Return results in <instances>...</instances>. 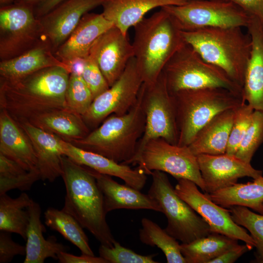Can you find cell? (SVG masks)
<instances>
[{
  "label": "cell",
  "instance_id": "cell-5",
  "mask_svg": "<svg viewBox=\"0 0 263 263\" xmlns=\"http://www.w3.org/2000/svg\"><path fill=\"white\" fill-rule=\"evenodd\" d=\"M145 126L140 90L136 103L128 112L120 115L111 114L84 138L71 143L117 163L129 165L136 154Z\"/></svg>",
  "mask_w": 263,
  "mask_h": 263
},
{
  "label": "cell",
  "instance_id": "cell-12",
  "mask_svg": "<svg viewBox=\"0 0 263 263\" xmlns=\"http://www.w3.org/2000/svg\"><path fill=\"white\" fill-rule=\"evenodd\" d=\"M43 39L33 7L16 3L0 9V58L7 60L30 50Z\"/></svg>",
  "mask_w": 263,
  "mask_h": 263
},
{
  "label": "cell",
  "instance_id": "cell-48",
  "mask_svg": "<svg viewBox=\"0 0 263 263\" xmlns=\"http://www.w3.org/2000/svg\"><path fill=\"white\" fill-rule=\"evenodd\" d=\"M13 1H15V0H0V5L2 6L9 4Z\"/></svg>",
  "mask_w": 263,
  "mask_h": 263
},
{
  "label": "cell",
  "instance_id": "cell-43",
  "mask_svg": "<svg viewBox=\"0 0 263 263\" xmlns=\"http://www.w3.org/2000/svg\"><path fill=\"white\" fill-rule=\"evenodd\" d=\"M252 248L246 244H238L227 250L209 263H233L243 255L251 250Z\"/></svg>",
  "mask_w": 263,
  "mask_h": 263
},
{
  "label": "cell",
  "instance_id": "cell-29",
  "mask_svg": "<svg viewBox=\"0 0 263 263\" xmlns=\"http://www.w3.org/2000/svg\"><path fill=\"white\" fill-rule=\"evenodd\" d=\"M216 204L225 208L241 206L250 208L263 214V176L252 182L235 184L217 190L205 193Z\"/></svg>",
  "mask_w": 263,
  "mask_h": 263
},
{
  "label": "cell",
  "instance_id": "cell-22",
  "mask_svg": "<svg viewBox=\"0 0 263 263\" xmlns=\"http://www.w3.org/2000/svg\"><path fill=\"white\" fill-rule=\"evenodd\" d=\"M0 153L26 170L38 169L35 150L28 135L20 124L3 109L0 112Z\"/></svg>",
  "mask_w": 263,
  "mask_h": 263
},
{
  "label": "cell",
  "instance_id": "cell-17",
  "mask_svg": "<svg viewBox=\"0 0 263 263\" xmlns=\"http://www.w3.org/2000/svg\"><path fill=\"white\" fill-rule=\"evenodd\" d=\"M104 0H65L39 18L43 38L54 53L67 40L83 16Z\"/></svg>",
  "mask_w": 263,
  "mask_h": 263
},
{
  "label": "cell",
  "instance_id": "cell-2",
  "mask_svg": "<svg viewBox=\"0 0 263 263\" xmlns=\"http://www.w3.org/2000/svg\"><path fill=\"white\" fill-rule=\"evenodd\" d=\"M66 188L62 210L73 216L101 244L112 247L116 241L106 219L103 196L90 168L61 157Z\"/></svg>",
  "mask_w": 263,
  "mask_h": 263
},
{
  "label": "cell",
  "instance_id": "cell-21",
  "mask_svg": "<svg viewBox=\"0 0 263 263\" xmlns=\"http://www.w3.org/2000/svg\"><path fill=\"white\" fill-rule=\"evenodd\" d=\"M90 169L102 193L106 214L121 208L149 209L162 212L158 202L148 194H143L140 190L126 184H120L110 175Z\"/></svg>",
  "mask_w": 263,
  "mask_h": 263
},
{
  "label": "cell",
  "instance_id": "cell-47",
  "mask_svg": "<svg viewBox=\"0 0 263 263\" xmlns=\"http://www.w3.org/2000/svg\"><path fill=\"white\" fill-rule=\"evenodd\" d=\"M47 0H15V2L34 7Z\"/></svg>",
  "mask_w": 263,
  "mask_h": 263
},
{
  "label": "cell",
  "instance_id": "cell-1",
  "mask_svg": "<svg viewBox=\"0 0 263 263\" xmlns=\"http://www.w3.org/2000/svg\"><path fill=\"white\" fill-rule=\"evenodd\" d=\"M67 88L54 70L44 68L14 81L0 80V108L19 123L56 109L67 108Z\"/></svg>",
  "mask_w": 263,
  "mask_h": 263
},
{
  "label": "cell",
  "instance_id": "cell-31",
  "mask_svg": "<svg viewBox=\"0 0 263 263\" xmlns=\"http://www.w3.org/2000/svg\"><path fill=\"white\" fill-rule=\"evenodd\" d=\"M32 200L25 192L16 198L0 194V231L18 234L26 240L29 221L27 208Z\"/></svg>",
  "mask_w": 263,
  "mask_h": 263
},
{
  "label": "cell",
  "instance_id": "cell-26",
  "mask_svg": "<svg viewBox=\"0 0 263 263\" xmlns=\"http://www.w3.org/2000/svg\"><path fill=\"white\" fill-rule=\"evenodd\" d=\"M27 209L29 221L24 263H43L49 258L57 260L58 254L66 251L68 247L57 242L55 236L45 239L43 232L45 231V228L40 220L41 207L38 203L32 199Z\"/></svg>",
  "mask_w": 263,
  "mask_h": 263
},
{
  "label": "cell",
  "instance_id": "cell-38",
  "mask_svg": "<svg viewBox=\"0 0 263 263\" xmlns=\"http://www.w3.org/2000/svg\"><path fill=\"white\" fill-rule=\"evenodd\" d=\"M99 256L108 263H157L153 258L157 254L147 256L138 254L122 246L116 241L112 247L101 244L98 249Z\"/></svg>",
  "mask_w": 263,
  "mask_h": 263
},
{
  "label": "cell",
  "instance_id": "cell-40",
  "mask_svg": "<svg viewBox=\"0 0 263 263\" xmlns=\"http://www.w3.org/2000/svg\"><path fill=\"white\" fill-rule=\"evenodd\" d=\"M39 179L41 177L38 169L27 171L12 177H0V194L6 193L12 189L22 191L29 190L33 184Z\"/></svg>",
  "mask_w": 263,
  "mask_h": 263
},
{
  "label": "cell",
  "instance_id": "cell-15",
  "mask_svg": "<svg viewBox=\"0 0 263 263\" xmlns=\"http://www.w3.org/2000/svg\"><path fill=\"white\" fill-rule=\"evenodd\" d=\"M89 56L96 63L111 87L134 57V52L127 35L113 26L97 39Z\"/></svg>",
  "mask_w": 263,
  "mask_h": 263
},
{
  "label": "cell",
  "instance_id": "cell-44",
  "mask_svg": "<svg viewBox=\"0 0 263 263\" xmlns=\"http://www.w3.org/2000/svg\"><path fill=\"white\" fill-rule=\"evenodd\" d=\"M27 171L14 160L0 153V177H12Z\"/></svg>",
  "mask_w": 263,
  "mask_h": 263
},
{
  "label": "cell",
  "instance_id": "cell-32",
  "mask_svg": "<svg viewBox=\"0 0 263 263\" xmlns=\"http://www.w3.org/2000/svg\"><path fill=\"white\" fill-rule=\"evenodd\" d=\"M44 219L47 226L60 233L82 254L94 256L83 227L73 216L62 209L49 207L44 212Z\"/></svg>",
  "mask_w": 263,
  "mask_h": 263
},
{
  "label": "cell",
  "instance_id": "cell-10",
  "mask_svg": "<svg viewBox=\"0 0 263 263\" xmlns=\"http://www.w3.org/2000/svg\"><path fill=\"white\" fill-rule=\"evenodd\" d=\"M140 91L145 126L132 164L150 140L161 138L173 144H177L178 140L175 105L162 74L153 83L143 82Z\"/></svg>",
  "mask_w": 263,
  "mask_h": 263
},
{
  "label": "cell",
  "instance_id": "cell-45",
  "mask_svg": "<svg viewBox=\"0 0 263 263\" xmlns=\"http://www.w3.org/2000/svg\"><path fill=\"white\" fill-rule=\"evenodd\" d=\"M57 260L60 263H108L101 257H95L82 254L80 256H75L66 251L60 252Z\"/></svg>",
  "mask_w": 263,
  "mask_h": 263
},
{
  "label": "cell",
  "instance_id": "cell-20",
  "mask_svg": "<svg viewBox=\"0 0 263 263\" xmlns=\"http://www.w3.org/2000/svg\"><path fill=\"white\" fill-rule=\"evenodd\" d=\"M246 28L251 37L252 47L242 96L254 110L263 113V23L258 19L251 17Z\"/></svg>",
  "mask_w": 263,
  "mask_h": 263
},
{
  "label": "cell",
  "instance_id": "cell-4",
  "mask_svg": "<svg viewBox=\"0 0 263 263\" xmlns=\"http://www.w3.org/2000/svg\"><path fill=\"white\" fill-rule=\"evenodd\" d=\"M182 35L206 61L221 69L243 89L252 47L248 32L240 27H217L182 31Z\"/></svg>",
  "mask_w": 263,
  "mask_h": 263
},
{
  "label": "cell",
  "instance_id": "cell-33",
  "mask_svg": "<svg viewBox=\"0 0 263 263\" xmlns=\"http://www.w3.org/2000/svg\"><path fill=\"white\" fill-rule=\"evenodd\" d=\"M141 222L142 228L139 230V237L142 243L160 248L168 263H186L180 251V244L176 239L148 218H142Z\"/></svg>",
  "mask_w": 263,
  "mask_h": 263
},
{
  "label": "cell",
  "instance_id": "cell-11",
  "mask_svg": "<svg viewBox=\"0 0 263 263\" xmlns=\"http://www.w3.org/2000/svg\"><path fill=\"white\" fill-rule=\"evenodd\" d=\"M133 164H138L147 175L154 170L166 172L177 180H189L203 191L205 185L201 176L197 161L187 146L171 144L159 138L149 141Z\"/></svg>",
  "mask_w": 263,
  "mask_h": 263
},
{
  "label": "cell",
  "instance_id": "cell-8",
  "mask_svg": "<svg viewBox=\"0 0 263 263\" xmlns=\"http://www.w3.org/2000/svg\"><path fill=\"white\" fill-rule=\"evenodd\" d=\"M148 195L159 204L167 218L165 230L184 244L212 232L207 222L175 192L165 172L152 171Z\"/></svg>",
  "mask_w": 263,
  "mask_h": 263
},
{
  "label": "cell",
  "instance_id": "cell-46",
  "mask_svg": "<svg viewBox=\"0 0 263 263\" xmlns=\"http://www.w3.org/2000/svg\"><path fill=\"white\" fill-rule=\"evenodd\" d=\"M65 0H47L36 6L34 9L36 17L39 18L47 14Z\"/></svg>",
  "mask_w": 263,
  "mask_h": 263
},
{
  "label": "cell",
  "instance_id": "cell-6",
  "mask_svg": "<svg viewBox=\"0 0 263 263\" xmlns=\"http://www.w3.org/2000/svg\"><path fill=\"white\" fill-rule=\"evenodd\" d=\"M171 94L176 108L179 146H188L198 132L218 113L245 102L242 94L222 87L185 90Z\"/></svg>",
  "mask_w": 263,
  "mask_h": 263
},
{
  "label": "cell",
  "instance_id": "cell-28",
  "mask_svg": "<svg viewBox=\"0 0 263 263\" xmlns=\"http://www.w3.org/2000/svg\"><path fill=\"white\" fill-rule=\"evenodd\" d=\"M26 122L71 143L84 138L90 132L82 116L68 108L39 114Z\"/></svg>",
  "mask_w": 263,
  "mask_h": 263
},
{
  "label": "cell",
  "instance_id": "cell-16",
  "mask_svg": "<svg viewBox=\"0 0 263 263\" xmlns=\"http://www.w3.org/2000/svg\"><path fill=\"white\" fill-rule=\"evenodd\" d=\"M206 193H210L230 187L244 177L253 179L263 175V171L254 169L235 155L226 153L197 156Z\"/></svg>",
  "mask_w": 263,
  "mask_h": 263
},
{
  "label": "cell",
  "instance_id": "cell-37",
  "mask_svg": "<svg viewBox=\"0 0 263 263\" xmlns=\"http://www.w3.org/2000/svg\"><path fill=\"white\" fill-rule=\"evenodd\" d=\"M252 107L244 102L234 110L226 153L235 155L251 121L254 112Z\"/></svg>",
  "mask_w": 263,
  "mask_h": 263
},
{
  "label": "cell",
  "instance_id": "cell-34",
  "mask_svg": "<svg viewBox=\"0 0 263 263\" xmlns=\"http://www.w3.org/2000/svg\"><path fill=\"white\" fill-rule=\"evenodd\" d=\"M228 209L235 223L248 230L255 242V259L252 262L263 263V214L241 206Z\"/></svg>",
  "mask_w": 263,
  "mask_h": 263
},
{
  "label": "cell",
  "instance_id": "cell-30",
  "mask_svg": "<svg viewBox=\"0 0 263 263\" xmlns=\"http://www.w3.org/2000/svg\"><path fill=\"white\" fill-rule=\"evenodd\" d=\"M238 244L237 239L212 232L189 243H182L180 248L186 263H209Z\"/></svg>",
  "mask_w": 263,
  "mask_h": 263
},
{
  "label": "cell",
  "instance_id": "cell-19",
  "mask_svg": "<svg viewBox=\"0 0 263 263\" xmlns=\"http://www.w3.org/2000/svg\"><path fill=\"white\" fill-rule=\"evenodd\" d=\"M114 25L102 13L85 14L77 26L54 53L66 65L76 58H85L97 39Z\"/></svg>",
  "mask_w": 263,
  "mask_h": 263
},
{
  "label": "cell",
  "instance_id": "cell-14",
  "mask_svg": "<svg viewBox=\"0 0 263 263\" xmlns=\"http://www.w3.org/2000/svg\"><path fill=\"white\" fill-rule=\"evenodd\" d=\"M197 187L189 180L180 179L177 180L174 190L207 222L212 232L242 241L252 248L255 247V242L251 236L245 229L235 223L229 209L213 202Z\"/></svg>",
  "mask_w": 263,
  "mask_h": 263
},
{
  "label": "cell",
  "instance_id": "cell-27",
  "mask_svg": "<svg viewBox=\"0 0 263 263\" xmlns=\"http://www.w3.org/2000/svg\"><path fill=\"white\" fill-rule=\"evenodd\" d=\"M234 110L218 113L198 132L188 146L194 155H217L226 152Z\"/></svg>",
  "mask_w": 263,
  "mask_h": 263
},
{
  "label": "cell",
  "instance_id": "cell-24",
  "mask_svg": "<svg viewBox=\"0 0 263 263\" xmlns=\"http://www.w3.org/2000/svg\"><path fill=\"white\" fill-rule=\"evenodd\" d=\"M49 42L44 39L33 48L15 57L1 60L0 78L5 81L19 79L45 68L69 67L55 56Z\"/></svg>",
  "mask_w": 263,
  "mask_h": 263
},
{
  "label": "cell",
  "instance_id": "cell-3",
  "mask_svg": "<svg viewBox=\"0 0 263 263\" xmlns=\"http://www.w3.org/2000/svg\"><path fill=\"white\" fill-rule=\"evenodd\" d=\"M134 57L144 83L155 81L168 61L186 43L182 31L163 8L134 27Z\"/></svg>",
  "mask_w": 263,
  "mask_h": 263
},
{
  "label": "cell",
  "instance_id": "cell-9",
  "mask_svg": "<svg viewBox=\"0 0 263 263\" xmlns=\"http://www.w3.org/2000/svg\"><path fill=\"white\" fill-rule=\"evenodd\" d=\"M163 8L182 31L207 28L246 27L251 17L235 3L225 0H188Z\"/></svg>",
  "mask_w": 263,
  "mask_h": 263
},
{
  "label": "cell",
  "instance_id": "cell-39",
  "mask_svg": "<svg viewBox=\"0 0 263 263\" xmlns=\"http://www.w3.org/2000/svg\"><path fill=\"white\" fill-rule=\"evenodd\" d=\"M81 75L94 99L110 88L97 64L89 56L85 58Z\"/></svg>",
  "mask_w": 263,
  "mask_h": 263
},
{
  "label": "cell",
  "instance_id": "cell-42",
  "mask_svg": "<svg viewBox=\"0 0 263 263\" xmlns=\"http://www.w3.org/2000/svg\"><path fill=\"white\" fill-rule=\"evenodd\" d=\"M231 1L250 17L258 19L263 23V0H225Z\"/></svg>",
  "mask_w": 263,
  "mask_h": 263
},
{
  "label": "cell",
  "instance_id": "cell-13",
  "mask_svg": "<svg viewBox=\"0 0 263 263\" xmlns=\"http://www.w3.org/2000/svg\"><path fill=\"white\" fill-rule=\"evenodd\" d=\"M143 82L133 57L119 78L94 99L88 110L82 116L88 127L96 128L111 114L120 115L128 112L136 103Z\"/></svg>",
  "mask_w": 263,
  "mask_h": 263
},
{
  "label": "cell",
  "instance_id": "cell-35",
  "mask_svg": "<svg viewBox=\"0 0 263 263\" xmlns=\"http://www.w3.org/2000/svg\"><path fill=\"white\" fill-rule=\"evenodd\" d=\"M94 98L82 75L71 73L66 94L67 108L83 116L89 109Z\"/></svg>",
  "mask_w": 263,
  "mask_h": 263
},
{
  "label": "cell",
  "instance_id": "cell-41",
  "mask_svg": "<svg viewBox=\"0 0 263 263\" xmlns=\"http://www.w3.org/2000/svg\"><path fill=\"white\" fill-rule=\"evenodd\" d=\"M7 232L0 233V263H7L16 255H25V246L13 241Z\"/></svg>",
  "mask_w": 263,
  "mask_h": 263
},
{
  "label": "cell",
  "instance_id": "cell-18",
  "mask_svg": "<svg viewBox=\"0 0 263 263\" xmlns=\"http://www.w3.org/2000/svg\"><path fill=\"white\" fill-rule=\"evenodd\" d=\"M63 154L80 165L101 174L116 177L125 184L141 190L145 186L147 174L137 167L133 169L128 165L117 163L99 154L83 150L60 138Z\"/></svg>",
  "mask_w": 263,
  "mask_h": 263
},
{
  "label": "cell",
  "instance_id": "cell-36",
  "mask_svg": "<svg viewBox=\"0 0 263 263\" xmlns=\"http://www.w3.org/2000/svg\"><path fill=\"white\" fill-rule=\"evenodd\" d=\"M263 143V113L254 111L251 121L235 154L250 164L252 158Z\"/></svg>",
  "mask_w": 263,
  "mask_h": 263
},
{
  "label": "cell",
  "instance_id": "cell-7",
  "mask_svg": "<svg viewBox=\"0 0 263 263\" xmlns=\"http://www.w3.org/2000/svg\"><path fill=\"white\" fill-rule=\"evenodd\" d=\"M161 73L170 94L185 90L222 87L242 95V88L221 69L206 61L186 42L168 61Z\"/></svg>",
  "mask_w": 263,
  "mask_h": 263
},
{
  "label": "cell",
  "instance_id": "cell-25",
  "mask_svg": "<svg viewBox=\"0 0 263 263\" xmlns=\"http://www.w3.org/2000/svg\"><path fill=\"white\" fill-rule=\"evenodd\" d=\"M188 0H104L102 14L125 35L150 11L167 5H178Z\"/></svg>",
  "mask_w": 263,
  "mask_h": 263
},
{
  "label": "cell",
  "instance_id": "cell-23",
  "mask_svg": "<svg viewBox=\"0 0 263 263\" xmlns=\"http://www.w3.org/2000/svg\"><path fill=\"white\" fill-rule=\"evenodd\" d=\"M28 135L37 159L41 179L53 182L61 176V157L64 155L60 138L28 122L19 123Z\"/></svg>",
  "mask_w": 263,
  "mask_h": 263
}]
</instances>
